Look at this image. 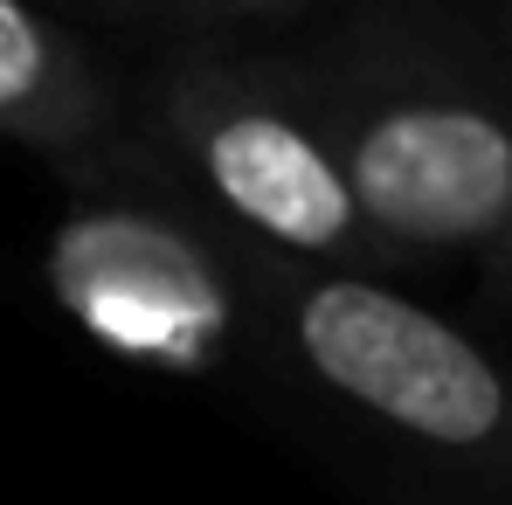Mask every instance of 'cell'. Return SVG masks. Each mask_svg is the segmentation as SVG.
I'll list each match as a JSON object with an SVG mask.
<instances>
[{
  "mask_svg": "<svg viewBox=\"0 0 512 505\" xmlns=\"http://www.w3.org/2000/svg\"><path fill=\"white\" fill-rule=\"evenodd\" d=\"M478 312H485V333L512 346V229L478 256Z\"/></svg>",
  "mask_w": 512,
  "mask_h": 505,
  "instance_id": "52a82bcc",
  "label": "cell"
},
{
  "mask_svg": "<svg viewBox=\"0 0 512 505\" xmlns=\"http://www.w3.org/2000/svg\"><path fill=\"white\" fill-rule=\"evenodd\" d=\"M457 7H464V21L478 28V42L492 49V63L512 84V0H457Z\"/></svg>",
  "mask_w": 512,
  "mask_h": 505,
  "instance_id": "ba28073f",
  "label": "cell"
},
{
  "mask_svg": "<svg viewBox=\"0 0 512 505\" xmlns=\"http://www.w3.org/2000/svg\"><path fill=\"white\" fill-rule=\"evenodd\" d=\"M90 42L139 56L160 42H222V35H270L319 0H42Z\"/></svg>",
  "mask_w": 512,
  "mask_h": 505,
  "instance_id": "8992f818",
  "label": "cell"
},
{
  "mask_svg": "<svg viewBox=\"0 0 512 505\" xmlns=\"http://www.w3.org/2000/svg\"><path fill=\"white\" fill-rule=\"evenodd\" d=\"M250 250L153 187L84 180L63 187L42 277L104 353L180 381H236L250 346Z\"/></svg>",
  "mask_w": 512,
  "mask_h": 505,
  "instance_id": "277c9868",
  "label": "cell"
},
{
  "mask_svg": "<svg viewBox=\"0 0 512 505\" xmlns=\"http://www.w3.org/2000/svg\"><path fill=\"white\" fill-rule=\"evenodd\" d=\"M236 388L381 505H512V360L388 277L250 250Z\"/></svg>",
  "mask_w": 512,
  "mask_h": 505,
  "instance_id": "6da1fadb",
  "label": "cell"
},
{
  "mask_svg": "<svg viewBox=\"0 0 512 505\" xmlns=\"http://www.w3.org/2000/svg\"><path fill=\"white\" fill-rule=\"evenodd\" d=\"M84 180L153 187L270 256L402 284L388 250L367 236L319 125L256 35L125 56V125Z\"/></svg>",
  "mask_w": 512,
  "mask_h": 505,
  "instance_id": "3957f363",
  "label": "cell"
},
{
  "mask_svg": "<svg viewBox=\"0 0 512 505\" xmlns=\"http://www.w3.org/2000/svg\"><path fill=\"white\" fill-rule=\"evenodd\" d=\"M395 277L512 229V84L457 0H319L256 35Z\"/></svg>",
  "mask_w": 512,
  "mask_h": 505,
  "instance_id": "7a4b0ae2",
  "label": "cell"
},
{
  "mask_svg": "<svg viewBox=\"0 0 512 505\" xmlns=\"http://www.w3.org/2000/svg\"><path fill=\"white\" fill-rule=\"evenodd\" d=\"M125 125V56L42 0H0V139L70 180L104 167Z\"/></svg>",
  "mask_w": 512,
  "mask_h": 505,
  "instance_id": "5b68a950",
  "label": "cell"
}]
</instances>
